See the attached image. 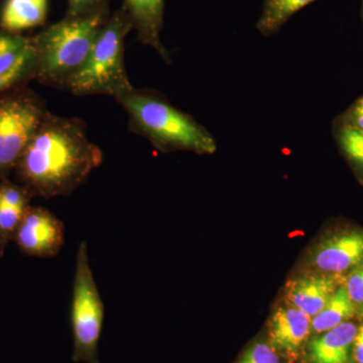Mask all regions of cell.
<instances>
[{
    "mask_svg": "<svg viewBox=\"0 0 363 363\" xmlns=\"http://www.w3.org/2000/svg\"><path fill=\"white\" fill-rule=\"evenodd\" d=\"M102 162L80 119L48 112L14 171L33 197L51 199L73 194Z\"/></svg>",
    "mask_w": 363,
    "mask_h": 363,
    "instance_id": "1",
    "label": "cell"
},
{
    "mask_svg": "<svg viewBox=\"0 0 363 363\" xmlns=\"http://www.w3.org/2000/svg\"><path fill=\"white\" fill-rule=\"evenodd\" d=\"M117 101L130 117V130L147 138L160 152H192L198 155L216 152L213 135L161 94L135 88Z\"/></svg>",
    "mask_w": 363,
    "mask_h": 363,
    "instance_id": "2",
    "label": "cell"
},
{
    "mask_svg": "<svg viewBox=\"0 0 363 363\" xmlns=\"http://www.w3.org/2000/svg\"><path fill=\"white\" fill-rule=\"evenodd\" d=\"M109 18L108 9L84 16H66L32 39L35 52V77L45 85L65 87L82 67L98 33Z\"/></svg>",
    "mask_w": 363,
    "mask_h": 363,
    "instance_id": "3",
    "label": "cell"
},
{
    "mask_svg": "<svg viewBox=\"0 0 363 363\" xmlns=\"http://www.w3.org/2000/svg\"><path fill=\"white\" fill-rule=\"evenodd\" d=\"M131 30L123 6L109 16L84 64L64 89L76 96L107 95L116 100L135 89L124 65V40Z\"/></svg>",
    "mask_w": 363,
    "mask_h": 363,
    "instance_id": "4",
    "label": "cell"
},
{
    "mask_svg": "<svg viewBox=\"0 0 363 363\" xmlns=\"http://www.w3.org/2000/svg\"><path fill=\"white\" fill-rule=\"evenodd\" d=\"M105 307L94 274L85 241L79 245L72 288L70 322L74 363H101L100 337L104 329Z\"/></svg>",
    "mask_w": 363,
    "mask_h": 363,
    "instance_id": "5",
    "label": "cell"
},
{
    "mask_svg": "<svg viewBox=\"0 0 363 363\" xmlns=\"http://www.w3.org/2000/svg\"><path fill=\"white\" fill-rule=\"evenodd\" d=\"M47 113L42 100L28 91L0 97V180L14 171Z\"/></svg>",
    "mask_w": 363,
    "mask_h": 363,
    "instance_id": "6",
    "label": "cell"
},
{
    "mask_svg": "<svg viewBox=\"0 0 363 363\" xmlns=\"http://www.w3.org/2000/svg\"><path fill=\"white\" fill-rule=\"evenodd\" d=\"M363 262V229L350 228L324 236L308 252V272L345 276Z\"/></svg>",
    "mask_w": 363,
    "mask_h": 363,
    "instance_id": "7",
    "label": "cell"
},
{
    "mask_svg": "<svg viewBox=\"0 0 363 363\" xmlns=\"http://www.w3.org/2000/svg\"><path fill=\"white\" fill-rule=\"evenodd\" d=\"M13 242L28 257L52 259L65 243V225L47 208L32 206L23 215Z\"/></svg>",
    "mask_w": 363,
    "mask_h": 363,
    "instance_id": "8",
    "label": "cell"
},
{
    "mask_svg": "<svg viewBox=\"0 0 363 363\" xmlns=\"http://www.w3.org/2000/svg\"><path fill=\"white\" fill-rule=\"evenodd\" d=\"M311 321L309 315L288 303L279 306L269 319L267 341L286 362H295L311 337Z\"/></svg>",
    "mask_w": 363,
    "mask_h": 363,
    "instance_id": "9",
    "label": "cell"
},
{
    "mask_svg": "<svg viewBox=\"0 0 363 363\" xmlns=\"http://www.w3.org/2000/svg\"><path fill=\"white\" fill-rule=\"evenodd\" d=\"M345 278L306 271L286 284V303L313 318L323 309L339 286L343 285Z\"/></svg>",
    "mask_w": 363,
    "mask_h": 363,
    "instance_id": "10",
    "label": "cell"
},
{
    "mask_svg": "<svg viewBox=\"0 0 363 363\" xmlns=\"http://www.w3.org/2000/svg\"><path fill=\"white\" fill-rule=\"evenodd\" d=\"M357 329V324L347 321L311 336L302 353L305 363H354L353 342Z\"/></svg>",
    "mask_w": 363,
    "mask_h": 363,
    "instance_id": "11",
    "label": "cell"
},
{
    "mask_svg": "<svg viewBox=\"0 0 363 363\" xmlns=\"http://www.w3.org/2000/svg\"><path fill=\"white\" fill-rule=\"evenodd\" d=\"M164 7V0H123V9L138 40L154 49L167 64H171V55L162 42Z\"/></svg>",
    "mask_w": 363,
    "mask_h": 363,
    "instance_id": "12",
    "label": "cell"
},
{
    "mask_svg": "<svg viewBox=\"0 0 363 363\" xmlns=\"http://www.w3.org/2000/svg\"><path fill=\"white\" fill-rule=\"evenodd\" d=\"M48 13V0H6L0 14V26L4 32L21 30L42 26Z\"/></svg>",
    "mask_w": 363,
    "mask_h": 363,
    "instance_id": "13",
    "label": "cell"
},
{
    "mask_svg": "<svg viewBox=\"0 0 363 363\" xmlns=\"http://www.w3.org/2000/svg\"><path fill=\"white\" fill-rule=\"evenodd\" d=\"M357 312V308L351 301L343 284L329 298L323 309L312 318L311 336L323 333L335 328L344 322L350 321L351 318L354 316Z\"/></svg>",
    "mask_w": 363,
    "mask_h": 363,
    "instance_id": "14",
    "label": "cell"
},
{
    "mask_svg": "<svg viewBox=\"0 0 363 363\" xmlns=\"http://www.w3.org/2000/svg\"><path fill=\"white\" fill-rule=\"evenodd\" d=\"M316 0H264L257 30L264 37L274 35L298 11Z\"/></svg>",
    "mask_w": 363,
    "mask_h": 363,
    "instance_id": "15",
    "label": "cell"
},
{
    "mask_svg": "<svg viewBox=\"0 0 363 363\" xmlns=\"http://www.w3.org/2000/svg\"><path fill=\"white\" fill-rule=\"evenodd\" d=\"M333 138L345 159L363 179V131L346 125L335 119Z\"/></svg>",
    "mask_w": 363,
    "mask_h": 363,
    "instance_id": "16",
    "label": "cell"
},
{
    "mask_svg": "<svg viewBox=\"0 0 363 363\" xmlns=\"http://www.w3.org/2000/svg\"><path fill=\"white\" fill-rule=\"evenodd\" d=\"M32 48V39L20 33L0 32V74L11 70Z\"/></svg>",
    "mask_w": 363,
    "mask_h": 363,
    "instance_id": "17",
    "label": "cell"
},
{
    "mask_svg": "<svg viewBox=\"0 0 363 363\" xmlns=\"http://www.w3.org/2000/svg\"><path fill=\"white\" fill-rule=\"evenodd\" d=\"M33 77H35V52L33 45L11 70L0 74V94Z\"/></svg>",
    "mask_w": 363,
    "mask_h": 363,
    "instance_id": "18",
    "label": "cell"
},
{
    "mask_svg": "<svg viewBox=\"0 0 363 363\" xmlns=\"http://www.w3.org/2000/svg\"><path fill=\"white\" fill-rule=\"evenodd\" d=\"M26 210L0 202V257H4L6 247L13 242Z\"/></svg>",
    "mask_w": 363,
    "mask_h": 363,
    "instance_id": "19",
    "label": "cell"
},
{
    "mask_svg": "<svg viewBox=\"0 0 363 363\" xmlns=\"http://www.w3.org/2000/svg\"><path fill=\"white\" fill-rule=\"evenodd\" d=\"M285 360L269 341L255 340L245 348L235 363H285Z\"/></svg>",
    "mask_w": 363,
    "mask_h": 363,
    "instance_id": "20",
    "label": "cell"
},
{
    "mask_svg": "<svg viewBox=\"0 0 363 363\" xmlns=\"http://www.w3.org/2000/svg\"><path fill=\"white\" fill-rule=\"evenodd\" d=\"M344 286L357 311L363 312V262L346 276Z\"/></svg>",
    "mask_w": 363,
    "mask_h": 363,
    "instance_id": "21",
    "label": "cell"
},
{
    "mask_svg": "<svg viewBox=\"0 0 363 363\" xmlns=\"http://www.w3.org/2000/svg\"><path fill=\"white\" fill-rule=\"evenodd\" d=\"M109 0H68L67 16H84L108 9Z\"/></svg>",
    "mask_w": 363,
    "mask_h": 363,
    "instance_id": "22",
    "label": "cell"
},
{
    "mask_svg": "<svg viewBox=\"0 0 363 363\" xmlns=\"http://www.w3.org/2000/svg\"><path fill=\"white\" fill-rule=\"evenodd\" d=\"M336 119L346 125L363 131V96L357 99L347 111Z\"/></svg>",
    "mask_w": 363,
    "mask_h": 363,
    "instance_id": "23",
    "label": "cell"
},
{
    "mask_svg": "<svg viewBox=\"0 0 363 363\" xmlns=\"http://www.w3.org/2000/svg\"><path fill=\"white\" fill-rule=\"evenodd\" d=\"M353 362L363 363V323L358 326L357 336L353 342Z\"/></svg>",
    "mask_w": 363,
    "mask_h": 363,
    "instance_id": "24",
    "label": "cell"
},
{
    "mask_svg": "<svg viewBox=\"0 0 363 363\" xmlns=\"http://www.w3.org/2000/svg\"><path fill=\"white\" fill-rule=\"evenodd\" d=\"M362 23H363V0H362Z\"/></svg>",
    "mask_w": 363,
    "mask_h": 363,
    "instance_id": "25",
    "label": "cell"
}]
</instances>
